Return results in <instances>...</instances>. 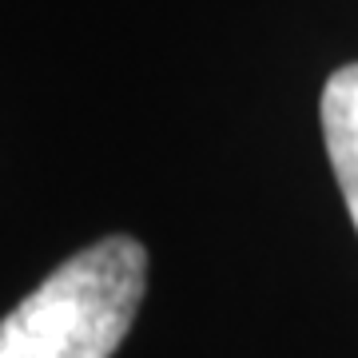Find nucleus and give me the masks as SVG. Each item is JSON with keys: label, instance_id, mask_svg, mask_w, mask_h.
<instances>
[{"label": "nucleus", "instance_id": "1", "mask_svg": "<svg viewBox=\"0 0 358 358\" xmlns=\"http://www.w3.org/2000/svg\"><path fill=\"white\" fill-rule=\"evenodd\" d=\"M148 291V251L108 235L60 263L0 319V358H112Z\"/></svg>", "mask_w": 358, "mask_h": 358}, {"label": "nucleus", "instance_id": "2", "mask_svg": "<svg viewBox=\"0 0 358 358\" xmlns=\"http://www.w3.org/2000/svg\"><path fill=\"white\" fill-rule=\"evenodd\" d=\"M322 140L350 223L358 231V64L338 68L322 88Z\"/></svg>", "mask_w": 358, "mask_h": 358}]
</instances>
